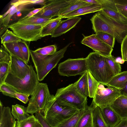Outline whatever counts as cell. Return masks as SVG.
<instances>
[{
	"instance_id": "6da1fadb",
	"label": "cell",
	"mask_w": 127,
	"mask_h": 127,
	"mask_svg": "<svg viewBox=\"0 0 127 127\" xmlns=\"http://www.w3.org/2000/svg\"><path fill=\"white\" fill-rule=\"evenodd\" d=\"M90 20L95 33L99 32L109 33L114 36L119 43L121 44L127 35V25L119 23L101 11L94 15Z\"/></svg>"
},
{
	"instance_id": "7a4b0ae2",
	"label": "cell",
	"mask_w": 127,
	"mask_h": 127,
	"mask_svg": "<svg viewBox=\"0 0 127 127\" xmlns=\"http://www.w3.org/2000/svg\"><path fill=\"white\" fill-rule=\"evenodd\" d=\"M87 70L98 82L106 86L115 75L105 57L95 52L86 58Z\"/></svg>"
},
{
	"instance_id": "3957f363",
	"label": "cell",
	"mask_w": 127,
	"mask_h": 127,
	"mask_svg": "<svg viewBox=\"0 0 127 127\" xmlns=\"http://www.w3.org/2000/svg\"><path fill=\"white\" fill-rule=\"evenodd\" d=\"M76 109L58 102L52 95L43 112L44 118L52 127H57L79 111Z\"/></svg>"
},
{
	"instance_id": "277c9868",
	"label": "cell",
	"mask_w": 127,
	"mask_h": 127,
	"mask_svg": "<svg viewBox=\"0 0 127 127\" xmlns=\"http://www.w3.org/2000/svg\"><path fill=\"white\" fill-rule=\"evenodd\" d=\"M55 96L60 104L79 110L86 109L88 106L87 97L77 90L73 83L58 89Z\"/></svg>"
},
{
	"instance_id": "5b68a950",
	"label": "cell",
	"mask_w": 127,
	"mask_h": 127,
	"mask_svg": "<svg viewBox=\"0 0 127 127\" xmlns=\"http://www.w3.org/2000/svg\"><path fill=\"white\" fill-rule=\"evenodd\" d=\"M39 83L36 73L31 65L26 75L22 78L15 77L9 73L5 83L9 85L17 92L31 95Z\"/></svg>"
},
{
	"instance_id": "8992f818",
	"label": "cell",
	"mask_w": 127,
	"mask_h": 127,
	"mask_svg": "<svg viewBox=\"0 0 127 127\" xmlns=\"http://www.w3.org/2000/svg\"><path fill=\"white\" fill-rule=\"evenodd\" d=\"M72 43H69L53 55L32 61L39 81L43 80L49 72L56 67L60 60L64 57L68 48Z\"/></svg>"
},
{
	"instance_id": "52a82bcc",
	"label": "cell",
	"mask_w": 127,
	"mask_h": 127,
	"mask_svg": "<svg viewBox=\"0 0 127 127\" xmlns=\"http://www.w3.org/2000/svg\"><path fill=\"white\" fill-rule=\"evenodd\" d=\"M51 95L47 84L39 82L29 99L27 107L28 113L33 115L43 111Z\"/></svg>"
},
{
	"instance_id": "ba28073f",
	"label": "cell",
	"mask_w": 127,
	"mask_h": 127,
	"mask_svg": "<svg viewBox=\"0 0 127 127\" xmlns=\"http://www.w3.org/2000/svg\"><path fill=\"white\" fill-rule=\"evenodd\" d=\"M43 27L41 25H25L15 22L9 25L8 28L21 39L31 41H36L42 38L41 32Z\"/></svg>"
},
{
	"instance_id": "9c48e42d",
	"label": "cell",
	"mask_w": 127,
	"mask_h": 127,
	"mask_svg": "<svg viewBox=\"0 0 127 127\" xmlns=\"http://www.w3.org/2000/svg\"><path fill=\"white\" fill-rule=\"evenodd\" d=\"M87 70L86 58L69 59L60 63L58 72L61 76L69 77L82 75Z\"/></svg>"
},
{
	"instance_id": "30bf717a",
	"label": "cell",
	"mask_w": 127,
	"mask_h": 127,
	"mask_svg": "<svg viewBox=\"0 0 127 127\" xmlns=\"http://www.w3.org/2000/svg\"><path fill=\"white\" fill-rule=\"evenodd\" d=\"M77 0H45L41 9L34 15L39 17L52 18L59 16L65 8L75 3Z\"/></svg>"
},
{
	"instance_id": "8fae6325",
	"label": "cell",
	"mask_w": 127,
	"mask_h": 127,
	"mask_svg": "<svg viewBox=\"0 0 127 127\" xmlns=\"http://www.w3.org/2000/svg\"><path fill=\"white\" fill-rule=\"evenodd\" d=\"M121 95L120 90L100 83L92 103L99 107L111 105L115 100Z\"/></svg>"
},
{
	"instance_id": "7c38bea8",
	"label": "cell",
	"mask_w": 127,
	"mask_h": 127,
	"mask_svg": "<svg viewBox=\"0 0 127 127\" xmlns=\"http://www.w3.org/2000/svg\"><path fill=\"white\" fill-rule=\"evenodd\" d=\"M81 43L91 48L95 52L104 57L112 55L113 48L104 43L95 34L84 36Z\"/></svg>"
},
{
	"instance_id": "4fadbf2b",
	"label": "cell",
	"mask_w": 127,
	"mask_h": 127,
	"mask_svg": "<svg viewBox=\"0 0 127 127\" xmlns=\"http://www.w3.org/2000/svg\"><path fill=\"white\" fill-rule=\"evenodd\" d=\"M9 73L19 78L25 76L29 72L31 65L18 57L12 56Z\"/></svg>"
},
{
	"instance_id": "5bb4252c",
	"label": "cell",
	"mask_w": 127,
	"mask_h": 127,
	"mask_svg": "<svg viewBox=\"0 0 127 127\" xmlns=\"http://www.w3.org/2000/svg\"><path fill=\"white\" fill-rule=\"evenodd\" d=\"M81 19V18L78 16L61 20L51 36V37H57L65 33L74 27Z\"/></svg>"
},
{
	"instance_id": "9a60e30c",
	"label": "cell",
	"mask_w": 127,
	"mask_h": 127,
	"mask_svg": "<svg viewBox=\"0 0 127 127\" xmlns=\"http://www.w3.org/2000/svg\"><path fill=\"white\" fill-rule=\"evenodd\" d=\"M102 116L109 127H114L121 119L111 105L99 107Z\"/></svg>"
},
{
	"instance_id": "2e32d148",
	"label": "cell",
	"mask_w": 127,
	"mask_h": 127,
	"mask_svg": "<svg viewBox=\"0 0 127 127\" xmlns=\"http://www.w3.org/2000/svg\"><path fill=\"white\" fill-rule=\"evenodd\" d=\"M111 106L121 120L127 119V96L121 95Z\"/></svg>"
},
{
	"instance_id": "e0dca14e",
	"label": "cell",
	"mask_w": 127,
	"mask_h": 127,
	"mask_svg": "<svg viewBox=\"0 0 127 127\" xmlns=\"http://www.w3.org/2000/svg\"><path fill=\"white\" fill-rule=\"evenodd\" d=\"M102 8L101 5L91 4L82 7L75 10L69 13L62 17V18H68L72 17L98 12L101 11Z\"/></svg>"
},
{
	"instance_id": "ac0fdd59",
	"label": "cell",
	"mask_w": 127,
	"mask_h": 127,
	"mask_svg": "<svg viewBox=\"0 0 127 127\" xmlns=\"http://www.w3.org/2000/svg\"><path fill=\"white\" fill-rule=\"evenodd\" d=\"M0 127H16V121L9 107H3L0 112Z\"/></svg>"
},
{
	"instance_id": "d6986e66",
	"label": "cell",
	"mask_w": 127,
	"mask_h": 127,
	"mask_svg": "<svg viewBox=\"0 0 127 127\" xmlns=\"http://www.w3.org/2000/svg\"><path fill=\"white\" fill-rule=\"evenodd\" d=\"M57 48L54 45L38 48L35 50H30V55L32 61L40 59L57 52Z\"/></svg>"
},
{
	"instance_id": "ffe728a7",
	"label": "cell",
	"mask_w": 127,
	"mask_h": 127,
	"mask_svg": "<svg viewBox=\"0 0 127 127\" xmlns=\"http://www.w3.org/2000/svg\"><path fill=\"white\" fill-rule=\"evenodd\" d=\"M53 19L46 18L33 16L30 17L20 18L16 22L25 25H41L44 26L53 20Z\"/></svg>"
},
{
	"instance_id": "44dd1931",
	"label": "cell",
	"mask_w": 127,
	"mask_h": 127,
	"mask_svg": "<svg viewBox=\"0 0 127 127\" xmlns=\"http://www.w3.org/2000/svg\"><path fill=\"white\" fill-rule=\"evenodd\" d=\"M127 81V71H124L115 75L106 86L114 87L120 90L125 87Z\"/></svg>"
},
{
	"instance_id": "7402d4cb",
	"label": "cell",
	"mask_w": 127,
	"mask_h": 127,
	"mask_svg": "<svg viewBox=\"0 0 127 127\" xmlns=\"http://www.w3.org/2000/svg\"><path fill=\"white\" fill-rule=\"evenodd\" d=\"M73 84L77 90L81 95L86 97L89 96L87 71Z\"/></svg>"
},
{
	"instance_id": "603a6c76",
	"label": "cell",
	"mask_w": 127,
	"mask_h": 127,
	"mask_svg": "<svg viewBox=\"0 0 127 127\" xmlns=\"http://www.w3.org/2000/svg\"><path fill=\"white\" fill-rule=\"evenodd\" d=\"M93 127H109L104 120L100 108L92 103Z\"/></svg>"
},
{
	"instance_id": "cb8c5ba5",
	"label": "cell",
	"mask_w": 127,
	"mask_h": 127,
	"mask_svg": "<svg viewBox=\"0 0 127 127\" xmlns=\"http://www.w3.org/2000/svg\"><path fill=\"white\" fill-rule=\"evenodd\" d=\"M76 127H93L92 108L91 105L88 106L78 121Z\"/></svg>"
},
{
	"instance_id": "d4e9b609",
	"label": "cell",
	"mask_w": 127,
	"mask_h": 127,
	"mask_svg": "<svg viewBox=\"0 0 127 127\" xmlns=\"http://www.w3.org/2000/svg\"><path fill=\"white\" fill-rule=\"evenodd\" d=\"M11 112L14 118L18 121L25 120L30 116L27 112V107L18 104L12 105Z\"/></svg>"
},
{
	"instance_id": "484cf974",
	"label": "cell",
	"mask_w": 127,
	"mask_h": 127,
	"mask_svg": "<svg viewBox=\"0 0 127 127\" xmlns=\"http://www.w3.org/2000/svg\"><path fill=\"white\" fill-rule=\"evenodd\" d=\"M13 8L10 12L4 18L0 19V35L3 33L7 28H8V24L12 17L18 11L22 10L24 5H20L16 6L12 5Z\"/></svg>"
},
{
	"instance_id": "4316f807",
	"label": "cell",
	"mask_w": 127,
	"mask_h": 127,
	"mask_svg": "<svg viewBox=\"0 0 127 127\" xmlns=\"http://www.w3.org/2000/svg\"><path fill=\"white\" fill-rule=\"evenodd\" d=\"M62 19L61 17L58 16L53 19L51 22L43 27L41 32V35L42 37L49 35L51 36Z\"/></svg>"
},
{
	"instance_id": "83f0119b",
	"label": "cell",
	"mask_w": 127,
	"mask_h": 127,
	"mask_svg": "<svg viewBox=\"0 0 127 127\" xmlns=\"http://www.w3.org/2000/svg\"><path fill=\"white\" fill-rule=\"evenodd\" d=\"M3 45L5 50L11 56L18 57L25 61L21 52L18 42H14L5 43L3 44Z\"/></svg>"
},
{
	"instance_id": "f1b7e54d",
	"label": "cell",
	"mask_w": 127,
	"mask_h": 127,
	"mask_svg": "<svg viewBox=\"0 0 127 127\" xmlns=\"http://www.w3.org/2000/svg\"><path fill=\"white\" fill-rule=\"evenodd\" d=\"M87 108L80 110L71 118L57 127H76L78 121L85 112Z\"/></svg>"
},
{
	"instance_id": "f546056e",
	"label": "cell",
	"mask_w": 127,
	"mask_h": 127,
	"mask_svg": "<svg viewBox=\"0 0 127 127\" xmlns=\"http://www.w3.org/2000/svg\"><path fill=\"white\" fill-rule=\"evenodd\" d=\"M101 11L119 23L123 25H127V18L118 11L105 8H102Z\"/></svg>"
},
{
	"instance_id": "4dcf8cb0",
	"label": "cell",
	"mask_w": 127,
	"mask_h": 127,
	"mask_svg": "<svg viewBox=\"0 0 127 127\" xmlns=\"http://www.w3.org/2000/svg\"><path fill=\"white\" fill-rule=\"evenodd\" d=\"M87 72L89 97L93 98L100 83L93 77L88 70L87 71Z\"/></svg>"
},
{
	"instance_id": "1f68e13d",
	"label": "cell",
	"mask_w": 127,
	"mask_h": 127,
	"mask_svg": "<svg viewBox=\"0 0 127 127\" xmlns=\"http://www.w3.org/2000/svg\"><path fill=\"white\" fill-rule=\"evenodd\" d=\"M91 4L88 3L82 0H77L74 4L64 9L61 13L59 16L61 18L64 15L73 12L79 8Z\"/></svg>"
},
{
	"instance_id": "d6a6232c",
	"label": "cell",
	"mask_w": 127,
	"mask_h": 127,
	"mask_svg": "<svg viewBox=\"0 0 127 127\" xmlns=\"http://www.w3.org/2000/svg\"><path fill=\"white\" fill-rule=\"evenodd\" d=\"M95 34L104 43L113 48L114 47L116 40L114 36L109 33L102 32H98Z\"/></svg>"
},
{
	"instance_id": "836d02e7",
	"label": "cell",
	"mask_w": 127,
	"mask_h": 127,
	"mask_svg": "<svg viewBox=\"0 0 127 127\" xmlns=\"http://www.w3.org/2000/svg\"><path fill=\"white\" fill-rule=\"evenodd\" d=\"M1 43L3 44L14 42H18L21 40L13 32L7 29L1 36Z\"/></svg>"
},
{
	"instance_id": "e575fe53",
	"label": "cell",
	"mask_w": 127,
	"mask_h": 127,
	"mask_svg": "<svg viewBox=\"0 0 127 127\" xmlns=\"http://www.w3.org/2000/svg\"><path fill=\"white\" fill-rule=\"evenodd\" d=\"M105 57L115 75L121 72V66L120 64L116 61L115 57L112 55Z\"/></svg>"
},
{
	"instance_id": "d590c367",
	"label": "cell",
	"mask_w": 127,
	"mask_h": 127,
	"mask_svg": "<svg viewBox=\"0 0 127 127\" xmlns=\"http://www.w3.org/2000/svg\"><path fill=\"white\" fill-rule=\"evenodd\" d=\"M38 121L35 116L31 115L23 120L21 121H17L16 127H33Z\"/></svg>"
},
{
	"instance_id": "8d00e7d4",
	"label": "cell",
	"mask_w": 127,
	"mask_h": 127,
	"mask_svg": "<svg viewBox=\"0 0 127 127\" xmlns=\"http://www.w3.org/2000/svg\"><path fill=\"white\" fill-rule=\"evenodd\" d=\"M10 64L0 63V85L5 83V80L9 73Z\"/></svg>"
},
{
	"instance_id": "74e56055",
	"label": "cell",
	"mask_w": 127,
	"mask_h": 127,
	"mask_svg": "<svg viewBox=\"0 0 127 127\" xmlns=\"http://www.w3.org/2000/svg\"><path fill=\"white\" fill-rule=\"evenodd\" d=\"M18 43L25 61L28 64L31 56L30 50L25 42L21 40L18 42Z\"/></svg>"
},
{
	"instance_id": "f35d334b",
	"label": "cell",
	"mask_w": 127,
	"mask_h": 127,
	"mask_svg": "<svg viewBox=\"0 0 127 127\" xmlns=\"http://www.w3.org/2000/svg\"><path fill=\"white\" fill-rule=\"evenodd\" d=\"M0 91L3 95L14 98L17 92L12 87L5 83L0 85Z\"/></svg>"
},
{
	"instance_id": "ab89813d",
	"label": "cell",
	"mask_w": 127,
	"mask_h": 127,
	"mask_svg": "<svg viewBox=\"0 0 127 127\" xmlns=\"http://www.w3.org/2000/svg\"><path fill=\"white\" fill-rule=\"evenodd\" d=\"M119 12L127 18V0H114Z\"/></svg>"
},
{
	"instance_id": "60d3db41",
	"label": "cell",
	"mask_w": 127,
	"mask_h": 127,
	"mask_svg": "<svg viewBox=\"0 0 127 127\" xmlns=\"http://www.w3.org/2000/svg\"><path fill=\"white\" fill-rule=\"evenodd\" d=\"M11 56L2 45L0 49V63L11 64Z\"/></svg>"
},
{
	"instance_id": "b9f144b4",
	"label": "cell",
	"mask_w": 127,
	"mask_h": 127,
	"mask_svg": "<svg viewBox=\"0 0 127 127\" xmlns=\"http://www.w3.org/2000/svg\"><path fill=\"white\" fill-rule=\"evenodd\" d=\"M99 1L102 9L105 8L118 11L114 0H99Z\"/></svg>"
},
{
	"instance_id": "7bdbcfd3",
	"label": "cell",
	"mask_w": 127,
	"mask_h": 127,
	"mask_svg": "<svg viewBox=\"0 0 127 127\" xmlns=\"http://www.w3.org/2000/svg\"><path fill=\"white\" fill-rule=\"evenodd\" d=\"M121 51L122 59L124 61H127V35L121 43Z\"/></svg>"
},
{
	"instance_id": "ee69618b",
	"label": "cell",
	"mask_w": 127,
	"mask_h": 127,
	"mask_svg": "<svg viewBox=\"0 0 127 127\" xmlns=\"http://www.w3.org/2000/svg\"><path fill=\"white\" fill-rule=\"evenodd\" d=\"M35 116L41 124L42 127H52L47 122L43 115L41 112L35 113Z\"/></svg>"
},
{
	"instance_id": "f6af8a7d",
	"label": "cell",
	"mask_w": 127,
	"mask_h": 127,
	"mask_svg": "<svg viewBox=\"0 0 127 127\" xmlns=\"http://www.w3.org/2000/svg\"><path fill=\"white\" fill-rule=\"evenodd\" d=\"M15 2H12V5H14L16 6L20 5H25L27 4L34 3L38 2L43 1V0H18L15 1Z\"/></svg>"
},
{
	"instance_id": "bcb514c9",
	"label": "cell",
	"mask_w": 127,
	"mask_h": 127,
	"mask_svg": "<svg viewBox=\"0 0 127 127\" xmlns=\"http://www.w3.org/2000/svg\"><path fill=\"white\" fill-rule=\"evenodd\" d=\"M30 95L26 94L17 92L15 94V98L24 104H26L29 101Z\"/></svg>"
},
{
	"instance_id": "7dc6e473",
	"label": "cell",
	"mask_w": 127,
	"mask_h": 127,
	"mask_svg": "<svg viewBox=\"0 0 127 127\" xmlns=\"http://www.w3.org/2000/svg\"><path fill=\"white\" fill-rule=\"evenodd\" d=\"M42 9V7L41 8L34 9L33 10L30 12L26 16L24 17L26 18L32 16L38 12Z\"/></svg>"
},
{
	"instance_id": "c3c4849f",
	"label": "cell",
	"mask_w": 127,
	"mask_h": 127,
	"mask_svg": "<svg viewBox=\"0 0 127 127\" xmlns=\"http://www.w3.org/2000/svg\"><path fill=\"white\" fill-rule=\"evenodd\" d=\"M114 127H127V119L121 120L120 123Z\"/></svg>"
},
{
	"instance_id": "681fc988",
	"label": "cell",
	"mask_w": 127,
	"mask_h": 127,
	"mask_svg": "<svg viewBox=\"0 0 127 127\" xmlns=\"http://www.w3.org/2000/svg\"><path fill=\"white\" fill-rule=\"evenodd\" d=\"M88 3L92 4L100 5L99 0H82Z\"/></svg>"
},
{
	"instance_id": "f907efd6",
	"label": "cell",
	"mask_w": 127,
	"mask_h": 127,
	"mask_svg": "<svg viewBox=\"0 0 127 127\" xmlns=\"http://www.w3.org/2000/svg\"><path fill=\"white\" fill-rule=\"evenodd\" d=\"M120 91L121 95L127 96V81L124 88L123 89L120 90Z\"/></svg>"
},
{
	"instance_id": "816d5d0a",
	"label": "cell",
	"mask_w": 127,
	"mask_h": 127,
	"mask_svg": "<svg viewBox=\"0 0 127 127\" xmlns=\"http://www.w3.org/2000/svg\"><path fill=\"white\" fill-rule=\"evenodd\" d=\"M33 127H42L40 123L38 121Z\"/></svg>"
},
{
	"instance_id": "f5cc1de1",
	"label": "cell",
	"mask_w": 127,
	"mask_h": 127,
	"mask_svg": "<svg viewBox=\"0 0 127 127\" xmlns=\"http://www.w3.org/2000/svg\"><path fill=\"white\" fill-rule=\"evenodd\" d=\"M0 112L3 109V107L2 102L0 101Z\"/></svg>"
}]
</instances>
